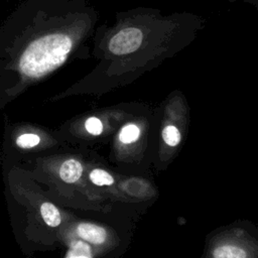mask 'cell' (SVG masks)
<instances>
[{"label":"cell","mask_w":258,"mask_h":258,"mask_svg":"<svg viewBox=\"0 0 258 258\" xmlns=\"http://www.w3.org/2000/svg\"><path fill=\"white\" fill-rule=\"evenodd\" d=\"M204 27L203 16L186 11L166 14L159 8L135 7L116 12L112 25H97L91 49L95 66L78 87L133 81L185 49Z\"/></svg>","instance_id":"cell-1"},{"label":"cell","mask_w":258,"mask_h":258,"mask_svg":"<svg viewBox=\"0 0 258 258\" xmlns=\"http://www.w3.org/2000/svg\"><path fill=\"white\" fill-rule=\"evenodd\" d=\"M99 18L92 0H28L20 10L11 68L23 81H37L90 58Z\"/></svg>","instance_id":"cell-2"},{"label":"cell","mask_w":258,"mask_h":258,"mask_svg":"<svg viewBox=\"0 0 258 258\" xmlns=\"http://www.w3.org/2000/svg\"><path fill=\"white\" fill-rule=\"evenodd\" d=\"M77 234L85 241L92 244H102L107 238V232L104 228L90 224L82 223L77 228Z\"/></svg>","instance_id":"cell-3"},{"label":"cell","mask_w":258,"mask_h":258,"mask_svg":"<svg viewBox=\"0 0 258 258\" xmlns=\"http://www.w3.org/2000/svg\"><path fill=\"white\" fill-rule=\"evenodd\" d=\"M83 173V165L76 159L66 160L59 168V176L67 183L76 182Z\"/></svg>","instance_id":"cell-4"},{"label":"cell","mask_w":258,"mask_h":258,"mask_svg":"<svg viewBox=\"0 0 258 258\" xmlns=\"http://www.w3.org/2000/svg\"><path fill=\"white\" fill-rule=\"evenodd\" d=\"M40 214L44 223L49 227H57L61 222L58 210L50 203H43L40 206Z\"/></svg>","instance_id":"cell-5"},{"label":"cell","mask_w":258,"mask_h":258,"mask_svg":"<svg viewBox=\"0 0 258 258\" xmlns=\"http://www.w3.org/2000/svg\"><path fill=\"white\" fill-rule=\"evenodd\" d=\"M214 258H247V253L244 249L233 246V245H223L217 247L213 251Z\"/></svg>","instance_id":"cell-6"},{"label":"cell","mask_w":258,"mask_h":258,"mask_svg":"<svg viewBox=\"0 0 258 258\" xmlns=\"http://www.w3.org/2000/svg\"><path fill=\"white\" fill-rule=\"evenodd\" d=\"M66 258H92L91 248L82 241L75 242Z\"/></svg>","instance_id":"cell-7"},{"label":"cell","mask_w":258,"mask_h":258,"mask_svg":"<svg viewBox=\"0 0 258 258\" xmlns=\"http://www.w3.org/2000/svg\"><path fill=\"white\" fill-rule=\"evenodd\" d=\"M90 179L94 184L97 185H111L114 183L113 176L107 171L100 168L91 171Z\"/></svg>","instance_id":"cell-8"},{"label":"cell","mask_w":258,"mask_h":258,"mask_svg":"<svg viewBox=\"0 0 258 258\" xmlns=\"http://www.w3.org/2000/svg\"><path fill=\"white\" fill-rule=\"evenodd\" d=\"M139 135L140 130L135 124H127L120 132V140L125 144L132 143L138 139Z\"/></svg>","instance_id":"cell-9"},{"label":"cell","mask_w":258,"mask_h":258,"mask_svg":"<svg viewBox=\"0 0 258 258\" xmlns=\"http://www.w3.org/2000/svg\"><path fill=\"white\" fill-rule=\"evenodd\" d=\"M162 138L169 146H176L180 141L179 130L174 125H167L162 130Z\"/></svg>","instance_id":"cell-10"},{"label":"cell","mask_w":258,"mask_h":258,"mask_svg":"<svg viewBox=\"0 0 258 258\" xmlns=\"http://www.w3.org/2000/svg\"><path fill=\"white\" fill-rule=\"evenodd\" d=\"M39 136L33 133H25L16 139V144L21 148H32L39 143Z\"/></svg>","instance_id":"cell-11"},{"label":"cell","mask_w":258,"mask_h":258,"mask_svg":"<svg viewBox=\"0 0 258 258\" xmlns=\"http://www.w3.org/2000/svg\"><path fill=\"white\" fill-rule=\"evenodd\" d=\"M85 127L87 131L92 135H99L103 130V124L97 117H90L86 120Z\"/></svg>","instance_id":"cell-12"},{"label":"cell","mask_w":258,"mask_h":258,"mask_svg":"<svg viewBox=\"0 0 258 258\" xmlns=\"http://www.w3.org/2000/svg\"><path fill=\"white\" fill-rule=\"evenodd\" d=\"M226 1H230V2H236V1H242L245 2L247 4H250L252 6H254L255 8L258 7V0H226Z\"/></svg>","instance_id":"cell-13"}]
</instances>
